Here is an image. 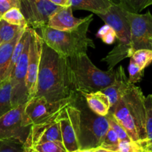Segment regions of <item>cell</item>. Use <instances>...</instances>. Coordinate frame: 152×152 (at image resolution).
<instances>
[{"mask_svg":"<svg viewBox=\"0 0 152 152\" xmlns=\"http://www.w3.org/2000/svg\"><path fill=\"white\" fill-rule=\"evenodd\" d=\"M23 152H39L36 149H34L33 147H25L24 146V151Z\"/></svg>","mask_w":152,"mask_h":152,"instance_id":"d590c367","label":"cell"},{"mask_svg":"<svg viewBox=\"0 0 152 152\" xmlns=\"http://www.w3.org/2000/svg\"><path fill=\"white\" fill-rule=\"evenodd\" d=\"M119 143V140L116 134L109 127L107 134L104 136L103 142L99 148L107 151H116Z\"/></svg>","mask_w":152,"mask_h":152,"instance_id":"4316f807","label":"cell"},{"mask_svg":"<svg viewBox=\"0 0 152 152\" xmlns=\"http://www.w3.org/2000/svg\"><path fill=\"white\" fill-rule=\"evenodd\" d=\"M130 86L131 83L128 81V78H127L125 69L122 65H120L116 71L114 83L111 86L101 91L109 98L110 108L116 105L122 99Z\"/></svg>","mask_w":152,"mask_h":152,"instance_id":"e0dca14e","label":"cell"},{"mask_svg":"<svg viewBox=\"0 0 152 152\" xmlns=\"http://www.w3.org/2000/svg\"><path fill=\"white\" fill-rule=\"evenodd\" d=\"M31 37V28H30V33L25 42L23 51L10 77L12 88L11 102L13 108H16L19 105L27 103L28 101V95L26 88V77L28 72Z\"/></svg>","mask_w":152,"mask_h":152,"instance_id":"ba28073f","label":"cell"},{"mask_svg":"<svg viewBox=\"0 0 152 152\" xmlns=\"http://www.w3.org/2000/svg\"><path fill=\"white\" fill-rule=\"evenodd\" d=\"M68 60L76 92L101 91L114 83L116 71L99 69L86 53L71 56Z\"/></svg>","mask_w":152,"mask_h":152,"instance_id":"3957f363","label":"cell"},{"mask_svg":"<svg viewBox=\"0 0 152 152\" xmlns=\"http://www.w3.org/2000/svg\"><path fill=\"white\" fill-rule=\"evenodd\" d=\"M90 15L85 18H76L73 16L71 6L62 7L55 12L49 19L47 26L52 29L61 31H73L86 22Z\"/></svg>","mask_w":152,"mask_h":152,"instance_id":"9a60e30c","label":"cell"},{"mask_svg":"<svg viewBox=\"0 0 152 152\" xmlns=\"http://www.w3.org/2000/svg\"><path fill=\"white\" fill-rule=\"evenodd\" d=\"M58 121L61 126L63 144L66 151H78L77 138L80 126V111L78 108L73 103L70 105L60 114Z\"/></svg>","mask_w":152,"mask_h":152,"instance_id":"8fae6325","label":"cell"},{"mask_svg":"<svg viewBox=\"0 0 152 152\" xmlns=\"http://www.w3.org/2000/svg\"><path fill=\"white\" fill-rule=\"evenodd\" d=\"M115 4L111 0H69V6L75 10H84L95 14H104Z\"/></svg>","mask_w":152,"mask_h":152,"instance_id":"ffe728a7","label":"cell"},{"mask_svg":"<svg viewBox=\"0 0 152 152\" xmlns=\"http://www.w3.org/2000/svg\"><path fill=\"white\" fill-rule=\"evenodd\" d=\"M11 89L10 80L0 87V117L13 108L11 102Z\"/></svg>","mask_w":152,"mask_h":152,"instance_id":"7402d4cb","label":"cell"},{"mask_svg":"<svg viewBox=\"0 0 152 152\" xmlns=\"http://www.w3.org/2000/svg\"><path fill=\"white\" fill-rule=\"evenodd\" d=\"M110 29V27L109 26V25H103L102 27H101V28L98 29V32L96 33V37L101 39V37H104V36L105 35L107 32H108L109 30Z\"/></svg>","mask_w":152,"mask_h":152,"instance_id":"836d02e7","label":"cell"},{"mask_svg":"<svg viewBox=\"0 0 152 152\" xmlns=\"http://www.w3.org/2000/svg\"><path fill=\"white\" fill-rule=\"evenodd\" d=\"M146 139L143 145L145 152H152V94L145 98Z\"/></svg>","mask_w":152,"mask_h":152,"instance_id":"44dd1931","label":"cell"},{"mask_svg":"<svg viewBox=\"0 0 152 152\" xmlns=\"http://www.w3.org/2000/svg\"><path fill=\"white\" fill-rule=\"evenodd\" d=\"M72 152H80V150H78V151H72Z\"/></svg>","mask_w":152,"mask_h":152,"instance_id":"ab89813d","label":"cell"},{"mask_svg":"<svg viewBox=\"0 0 152 152\" xmlns=\"http://www.w3.org/2000/svg\"><path fill=\"white\" fill-rule=\"evenodd\" d=\"M130 59H132L141 69L145 70L152 62V50L140 49L134 52Z\"/></svg>","mask_w":152,"mask_h":152,"instance_id":"d4e9b609","label":"cell"},{"mask_svg":"<svg viewBox=\"0 0 152 152\" xmlns=\"http://www.w3.org/2000/svg\"><path fill=\"white\" fill-rule=\"evenodd\" d=\"M23 28L22 27L11 25L1 19L0 20V45L11 41Z\"/></svg>","mask_w":152,"mask_h":152,"instance_id":"603a6c76","label":"cell"},{"mask_svg":"<svg viewBox=\"0 0 152 152\" xmlns=\"http://www.w3.org/2000/svg\"><path fill=\"white\" fill-rule=\"evenodd\" d=\"M43 43L44 42L38 32L36 30L31 28L28 72L26 77V88L28 95V101L35 96L37 92L39 68Z\"/></svg>","mask_w":152,"mask_h":152,"instance_id":"4fadbf2b","label":"cell"},{"mask_svg":"<svg viewBox=\"0 0 152 152\" xmlns=\"http://www.w3.org/2000/svg\"><path fill=\"white\" fill-rule=\"evenodd\" d=\"M76 93L68 58L43 43L34 97L55 102L72 97Z\"/></svg>","mask_w":152,"mask_h":152,"instance_id":"6da1fadb","label":"cell"},{"mask_svg":"<svg viewBox=\"0 0 152 152\" xmlns=\"http://www.w3.org/2000/svg\"><path fill=\"white\" fill-rule=\"evenodd\" d=\"M1 19L11 24V25L22 27V28L28 26L25 16L22 14L20 9L17 8V7H13L6 11L1 16Z\"/></svg>","mask_w":152,"mask_h":152,"instance_id":"cb8c5ba5","label":"cell"},{"mask_svg":"<svg viewBox=\"0 0 152 152\" xmlns=\"http://www.w3.org/2000/svg\"><path fill=\"white\" fill-rule=\"evenodd\" d=\"M73 104L80 111V126L77 138L79 150L99 148L109 129L107 118L91 111L84 98L77 92Z\"/></svg>","mask_w":152,"mask_h":152,"instance_id":"5b68a950","label":"cell"},{"mask_svg":"<svg viewBox=\"0 0 152 152\" xmlns=\"http://www.w3.org/2000/svg\"><path fill=\"white\" fill-rule=\"evenodd\" d=\"M28 27L24 28L10 42L0 45V87L6 81L10 80L9 75V68L12 54L16 43Z\"/></svg>","mask_w":152,"mask_h":152,"instance_id":"ac0fdd59","label":"cell"},{"mask_svg":"<svg viewBox=\"0 0 152 152\" xmlns=\"http://www.w3.org/2000/svg\"><path fill=\"white\" fill-rule=\"evenodd\" d=\"M109 112L111 113L113 117L122 125V127L128 133L130 139L133 142L139 143L141 140L139 134L138 129L123 100L121 99L116 105L110 108Z\"/></svg>","mask_w":152,"mask_h":152,"instance_id":"2e32d148","label":"cell"},{"mask_svg":"<svg viewBox=\"0 0 152 152\" xmlns=\"http://www.w3.org/2000/svg\"><path fill=\"white\" fill-rule=\"evenodd\" d=\"M104 152H116V151H107V150L104 149Z\"/></svg>","mask_w":152,"mask_h":152,"instance_id":"f35d334b","label":"cell"},{"mask_svg":"<svg viewBox=\"0 0 152 152\" xmlns=\"http://www.w3.org/2000/svg\"><path fill=\"white\" fill-rule=\"evenodd\" d=\"M116 152H145L138 142L132 140H125L119 142Z\"/></svg>","mask_w":152,"mask_h":152,"instance_id":"4dcf8cb0","label":"cell"},{"mask_svg":"<svg viewBox=\"0 0 152 152\" xmlns=\"http://www.w3.org/2000/svg\"><path fill=\"white\" fill-rule=\"evenodd\" d=\"M76 94L72 97L55 102L46 100L44 97H34L30 99L26 103L24 111V126H32L55 120L73 103Z\"/></svg>","mask_w":152,"mask_h":152,"instance_id":"8992f818","label":"cell"},{"mask_svg":"<svg viewBox=\"0 0 152 152\" xmlns=\"http://www.w3.org/2000/svg\"><path fill=\"white\" fill-rule=\"evenodd\" d=\"M128 81L131 84L135 85L137 83H139L142 79L144 76V70L141 69L132 59H130L129 65H128Z\"/></svg>","mask_w":152,"mask_h":152,"instance_id":"83f0119b","label":"cell"},{"mask_svg":"<svg viewBox=\"0 0 152 152\" xmlns=\"http://www.w3.org/2000/svg\"><path fill=\"white\" fill-rule=\"evenodd\" d=\"M106 118H107V121H108L109 127L116 134V135H117L118 138H119V142L125 140H131L130 139L129 136H128V133L126 132V131L125 130V129H124L122 126V125L113 117V116L112 115L111 113L109 112L108 114L106 116Z\"/></svg>","mask_w":152,"mask_h":152,"instance_id":"484cf974","label":"cell"},{"mask_svg":"<svg viewBox=\"0 0 152 152\" xmlns=\"http://www.w3.org/2000/svg\"><path fill=\"white\" fill-rule=\"evenodd\" d=\"M33 148L39 152H67L63 144L55 142H46L34 145Z\"/></svg>","mask_w":152,"mask_h":152,"instance_id":"f546056e","label":"cell"},{"mask_svg":"<svg viewBox=\"0 0 152 152\" xmlns=\"http://www.w3.org/2000/svg\"><path fill=\"white\" fill-rule=\"evenodd\" d=\"M78 93V92H77ZM80 95L84 98L89 109L101 117H106L110 110L109 98L102 91L86 93L80 92Z\"/></svg>","mask_w":152,"mask_h":152,"instance_id":"d6986e66","label":"cell"},{"mask_svg":"<svg viewBox=\"0 0 152 152\" xmlns=\"http://www.w3.org/2000/svg\"><path fill=\"white\" fill-rule=\"evenodd\" d=\"M150 5H152V0H149V2H148V7Z\"/></svg>","mask_w":152,"mask_h":152,"instance_id":"74e56055","label":"cell"},{"mask_svg":"<svg viewBox=\"0 0 152 152\" xmlns=\"http://www.w3.org/2000/svg\"><path fill=\"white\" fill-rule=\"evenodd\" d=\"M24 145L13 140H0V152H23Z\"/></svg>","mask_w":152,"mask_h":152,"instance_id":"f1b7e54d","label":"cell"},{"mask_svg":"<svg viewBox=\"0 0 152 152\" xmlns=\"http://www.w3.org/2000/svg\"><path fill=\"white\" fill-rule=\"evenodd\" d=\"M116 39V32L114 31V30L110 28V29L109 30L108 32L101 38V39L102 40V42L105 44L107 45H112L115 42Z\"/></svg>","mask_w":152,"mask_h":152,"instance_id":"d6a6232c","label":"cell"},{"mask_svg":"<svg viewBox=\"0 0 152 152\" xmlns=\"http://www.w3.org/2000/svg\"><path fill=\"white\" fill-rule=\"evenodd\" d=\"M125 15L131 26L132 55L140 49L152 50V14L151 12L140 14L125 10Z\"/></svg>","mask_w":152,"mask_h":152,"instance_id":"52a82bcc","label":"cell"},{"mask_svg":"<svg viewBox=\"0 0 152 152\" xmlns=\"http://www.w3.org/2000/svg\"><path fill=\"white\" fill-rule=\"evenodd\" d=\"M46 142L63 143L58 117L46 123L31 126L29 135L24 146L34 147V145Z\"/></svg>","mask_w":152,"mask_h":152,"instance_id":"5bb4252c","label":"cell"},{"mask_svg":"<svg viewBox=\"0 0 152 152\" xmlns=\"http://www.w3.org/2000/svg\"><path fill=\"white\" fill-rule=\"evenodd\" d=\"M0 20H1V16H0Z\"/></svg>","mask_w":152,"mask_h":152,"instance_id":"60d3db41","label":"cell"},{"mask_svg":"<svg viewBox=\"0 0 152 152\" xmlns=\"http://www.w3.org/2000/svg\"><path fill=\"white\" fill-rule=\"evenodd\" d=\"M26 103L13 108L0 117V140H13L24 145L31 126H25L23 115Z\"/></svg>","mask_w":152,"mask_h":152,"instance_id":"9c48e42d","label":"cell"},{"mask_svg":"<svg viewBox=\"0 0 152 152\" xmlns=\"http://www.w3.org/2000/svg\"><path fill=\"white\" fill-rule=\"evenodd\" d=\"M54 4L59 7H66L69 6V0H49Z\"/></svg>","mask_w":152,"mask_h":152,"instance_id":"e575fe53","label":"cell"},{"mask_svg":"<svg viewBox=\"0 0 152 152\" xmlns=\"http://www.w3.org/2000/svg\"><path fill=\"white\" fill-rule=\"evenodd\" d=\"M20 10L28 25L33 29L40 30L47 26L51 16L61 7L49 0H19Z\"/></svg>","mask_w":152,"mask_h":152,"instance_id":"30bf717a","label":"cell"},{"mask_svg":"<svg viewBox=\"0 0 152 152\" xmlns=\"http://www.w3.org/2000/svg\"><path fill=\"white\" fill-rule=\"evenodd\" d=\"M93 15L73 31H61L44 26L40 29V37L45 44L64 57L84 54L89 48H95L93 41L87 37L89 26Z\"/></svg>","mask_w":152,"mask_h":152,"instance_id":"7a4b0ae2","label":"cell"},{"mask_svg":"<svg viewBox=\"0 0 152 152\" xmlns=\"http://www.w3.org/2000/svg\"><path fill=\"white\" fill-rule=\"evenodd\" d=\"M13 7L20 9L19 0H0V16Z\"/></svg>","mask_w":152,"mask_h":152,"instance_id":"1f68e13d","label":"cell"},{"mask_svg":"<svg viewBox=\"0 0 152 152\" xmlns=\"http://www.w3.org/2000/svg\"><path fill=\"white\" fill-rule=\"evenodd\" d=\"M145 98V96L143 94L141 88L133 84H131L122 97L130 114L135 122L141 140L139 144L142 148L146 139Z\"/></svg>","mask_w":152,"mask_h":152,"instance_id":"7c38bea8","label":"cell"},{"mask_svg":"<svg viewBox=\"0 0 152 152\" xmlns=\"http://www.w3.org/2000/svg\"><path fill=\"white\" fill-rule=\"evenodd\" d=\"M125 10L120 4H113L106 13L97 15L105 22V25H109L114 30L118 39L117 45L104 59H101L102 62L107 64L108 71L113 70V68L119 62L125 58H131L132 56L131 26L125 15Z\"/></svg>","mask_w":152,"mask_h":152,"instance_id":"277c9868","label":"cell"},{"mask_svg":"<svg viewBox=\"0 0 152 152\" xmlns=\"http://www.w3.org/2000/svg\"><path fill=\"white\" fill-rule=\"evenodd\" d=\"M80 152H95V149H89V150H80Z\"/></svg>","mask_w":152,"mask_h":152,"instance_id":"8d00e7d4","label":"cell"}]
</instances>
